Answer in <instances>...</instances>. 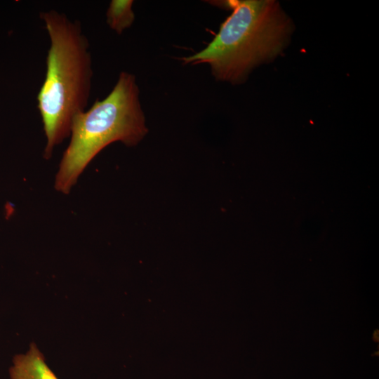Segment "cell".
<instances>
[{
    "instance_id": "277c9868",
    "label": "cell",
    "mask_w": 379,
    "mask_h": 379,
    "mask_svg": "<svg viewBox=\"0 0 379 379\" xmlns=\"http://www.w3.org/2000/svg\"><path fill=\"white\" fill-rule=\"evenodd\" d=\"M8 372L10 379H58L34 343L25 352L14 355Z\"/></svg>"
},
{
    "instance_id": "7a4b0ae2",
    "label": "cell",
    "mask_w": 379,
    "mask_h": 379,
    "mask_svg": "<svg viewBox=\"0 0 379 379\" xmlns=\"http://www.w3.org/2000/svg\"><path fill=\"white\" fill-rule=\"evenodd\" d=\"M231 15L201 51L182 58L185 65L208 64L218 80L237 83L260 62L281 52L291 23L271 0H232Z\"/></svg>"
},
{
    "instance_id": "3957f363",
    "label": "cell",
    "mask_w": 379,
    "mask_h": 379,
    "mask_svg": "<svg viewBox=\"0 0 379 379\" xmlns=\"http://www.w3.org/2000/svg\"><path fill=\"white\" fill-rule=\"evenodd\" d=\"M133 74L121 72L111 92L77 114L72 123L70 141L63 153L54 187L68 194L92 161L106 146L120 141L133 146L147 128Z\"/></svg>"
},
{
    "instance_id": "5b68a950",
    "label": "cell",
    "mask_w": 379,
    "mask_h": 379,
    "mask_svg": "<svg viewBox=\"0 0 379 379\" xmlns=\"http://www.w3.org/2000/svg\"><path fill=\"white\" fill-rule=\"evenodd\" d=\"M132 0H112L107 10V23L115 32L121 34L134 22Z\"/></svg>"
},
{
    "instance_id": "6da1fadb",
    "label": "cell",
    "mask_w": 379,
    "mask_h": 379,
    "mask_svg": "<svg viewBox=\"0 0 379 379\" xmlns=\"http://www.w3.org/2000/svg\"><path fill=\"white\" fill-rule=\"evenodd\" d=\"M39 15L50 39L45 78L36 98L46 139L43 156L48 159L55 147L69 137L74 117L86 109L93 69L89 43L79 21L55 10Z\"/></svg>"
}]
</instances>
